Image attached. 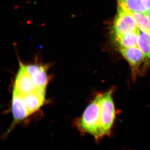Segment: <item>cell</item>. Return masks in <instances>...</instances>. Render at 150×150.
<instances>
[{
    "label": "cell",
    "mask_w": 150,
    "mask_h": 150,
    "mask_svg": "<svg viewBox=\"0 0 150 150\" xmlns=\"http://www.w3.org/2000/svg\"><path fill=\"white\" fill-rule=\"evenodd\" d=\"M142 1L148 10H150V0H142Z\"/></svg>",
    "instance_id": "4fadbf2b"
},
{
    "label": "cell",
    "mask_w": 150,
    "mask_h": 150,
    "mask_svg": "<svg viewBox=\"0 0 150 150\" xmlns=\"http://www.w3.org/2000/svg\"><path fill=\"white\" fill-rule=\"evenodd\" d=\"M137 46L142 51L145 57L143 75L150 69V33L140 30L139 32Z\"/></svg>",
    "instance_id": "9c48e42d"
},
{
    "label": "cell",
    "mask_w": 150,
    "mask_h": 150,
    "mask_svg": "<svg viewBox=\"0 0 150 150\" xmlns=\"http://www.w3.org/2000/svg\"><path fill=\"white\" fill-rule=\"evenodd\" d=\"M11 108L13 122L11 128L30 115L25 103L23 96L14 88L12 98Z\"/></svg>",
    "instance_id": "52a82bcc"
},
{
    "label": "cell",
    "mask_w": 150,
    "mask_h": 150,
    "mask_svg": "<svg viewBox=\"0 0 150 150\" xmlns=\"http://www.w3.org/2000/svg\"><path fill=\"white\" fill-rule=\"evenodd\" d=\"M114 87L101 93L100 98V123L102 138L110 137L116 118L117 111L113 99Z\"/></svg>",
    "instance_id": "7a4b0ae2"
},
{
    "label": "cell",
    "mask_w": 150,
    "mask_h": 150,
    "mask_svg": "<svg viewBox=\"0 0 150 150\" xmlns=\"http://www.w3.org/2000/svg\"><path fill=\"white\" fill-rule=\"evenodd\" d=\"M101 92L97 94L86 108L82 115L76 121V125L81 134H89L96 142L102 139L100 123Z\"/></svg>",
    "instance_id": "6da1fadb"
},
{
    "label": "cell",
    "mask_w": 150,
    "mask_h": 150,
    "mask_svg": "<svg viewBox=\"0 0 150 150\" xmlns=\"http://www.w3.org/2000/svg\"><path fill=\"white\" fill-rule=\"evenodd\" d=\"M45 94L46 90L38 88L35 91L23 96L25 103L30 115L43 106L45 101Z\"/></svg>",
    "instance_id": "ba28073f"
},
{
    "label": "cell",
    "mask_w": 150,
    "mask_h": 150,
    "mask_svg": "<svg viewBox=\"0 0 150 150\" xmlns=\"http://www.w3.org/2000/svg\"><path fill=\"white\" fill-rule=\"evenodd\" d=\"M118 5L129 11L145 13L148 11L142 0H118Z\"/></svg>",
    "instance_id": "8fae6325"
},
{
    "label": "cell",
    "mask_w": 150,
    "mask_h": 150,
    "mask_svg": "<svg viewBox=\"0 0 150 150\" xmlns=\"http://www.w3.org/2000/svg\"><path fill=\"white\" fill-rule=\"evenodd\" d=\"M145 14L147 16L148 18H149V20L150 21V10H148L145 13Z\"/></svg>",
    "instance_id": "5bb4252c"
},
{
    "label": "cell",
    "mask_w": 150,
    "mask_h": 150,
    "mask_svg": "<svg viewBox=\"0 0 150 150\" xmlns=\"http://www.w3.org/2000/svg\"><path fill=\"white\" fill-rule=\"evenodd\" d=\"M139 32V30L137 32L125 35H118L112 33V37L114 42L117 44L118 48H129L137 46Z\"/></svg>",
    "instance_id": "30bf717a"
},
{
    "label": "cell",
    "mask_w": 150,
    "mask_h": 150,
    "mask_svg": "<svg viewBox=\"0 0 150 150\" xmlns=\"http://www.w3.org/2000/svg\"><path fill=\"white\" fill-rule=\"evenodd\" d=\"M118 50L131 67V77L133 81H136L139 76L144 75L145 57L138 46L129 48L119 47Z\"/></svg>",
    "instance_id": "3957f363"
},
{
    "label": "cell",
    "mask_w": 150,
    "mask_h": 150,
    "mask_svg": "<svg viewBox=\"0 0 150 150\" xmlns=\"http://www.w3.org/2000/svg\"><path fill=\"white\" fill-rule=\"evenodd\" d=\"M121 6L132 16L136 22L138 29L141 31L150 33V21L145 13L129 11L122 6Z\"/></svg>",
    "instance_id": "7c38bea8"
},
{
    "label": "cell",
    "mask_w": 150,
    "mask_h": 150,
    "mask_svg": "<svg viewBox=\"0 0 150 150\" xmlns=\"http://www.w3.org/2000/svg\"><path fill=\"white\" fill-rule=\"evenodd\" d=\"M19 68L17 74L13 88L22 96L31 93L38 89L25 67L24 64L19 59Z\"/></svg>",
    "instance_id": "5b68a950"
},
{
    "label": "cell",
    "mask_w": 150,
    "mask_h": 150,
    "mask_svg": "<svg viewBox=\"0 0 150 150\" xmlns=\"http://www.w3.org/2000/svg\"><path fill=\"white\" fill-rule=\"evenodd\" d=\"M139 30L132 16L121 6L118 5V14L113 23L112 33L125 35Z\"/></svg>",
    "instance_id": "277c9868"
},
{
    "label": "cell",
    "mask_w": 150,
    "mask_h": 150,
    "mask_svg": "<svg viewBox=\"0 0 150 150\" xmlns=\"http://www.w3.org/2000/svg\"><path fill=\"white\" fill-rule=\"evenodd\" d=\"M37 60L34 63L24 64L25 67L38 88L46 90L50 80L48 74L49 66L38 63Z\"/></svg>",
    "instance_id": "8992f818"
}]
</instances>
